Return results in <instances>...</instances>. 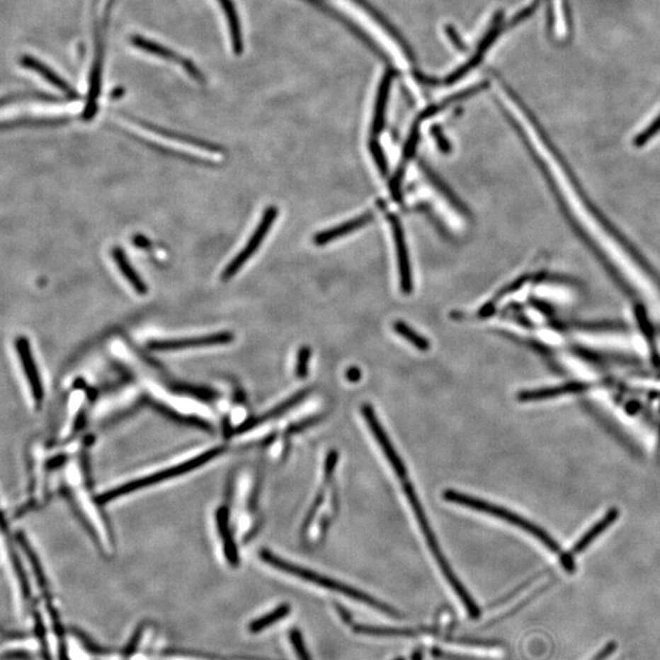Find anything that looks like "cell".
<instances>
[{
    "label": "cell",
    "mask_w": 660,
    "mask_h": 660,
    "mask_svg": "<svg viewBox=\"0 0 660 660\" xmlns=\"http://www.w3.org/2000/svg\"><path fill=\"white\" fill-rule=\"evenodd\" d=\"M404 491H405L407 500H409L411 508L414 510L416 518H417V521H419L421 531L423 533L426 542H427V545H428L429 550L432 552L433 557H434L436 562H437L438 565H439V569L442 570L443 575H444L446 581L450 584L451 588L454 589V592H455L456 596L459 597L460 601L464 604V607L466 608V610L469 613V615L476 620V619H478V618L481 616V609H479V607L476 604V602L473 601V598L471 597V594L467 592V589L465 588L464 584H461V581L457 579L455 572L453 571V569H451L450 565H449V562H448L445 557H444L442 549H440L439 543H438L437 537L434 535L432 527L429 526L428 520H427L426 513H424L423 506H422L421 501H419V498H417V494H416L412 483L404 481Z\"/></svg>",
    "instance_id": "obj_1"
},
{
    "label": "cell",
    "mask_w": 660,
    "mask_h": 660,
    "mask_svg": "<svg viewBox=\"0 0 660 660\" xmlns=\"http://www.w3.org/2000/svg\"><path fill=\"white\" fill-rule=\"evenodd\" d=\"M259 557H261V559H262L264 562H267L271 567H275L277 570L286 572V574H289V575L296 576V577H299L301 580L307 581V582H311V584H318V586H321L323 588L329 589V591H333V592H336V593L345 594L346 597L355 599L357 602L365 603L367 605L375 608L377 610L383 611V613L388 614V615L394 616V618H400L399 611L395 610L393 607H390V605L385 604V603L380 602V601L375 599V598L372 597L370 594L353 588V587L348 586V584H341L339 581H335L333 580V579L326 577V576L319 575L317 572L311 571V570H308L306 567H299V565H295V564L286 562V560H283V559L279 558L277 555L271 553L269 550H262V552L259 553Z\"/></svg>",
    "instance_id": "obj_2"
},
{
    "label": "cell",
    "mask_w": 660,
    "mask_h": 660,
    "mask_svg": "<svg viewBox=\"0 0 660 660\" xmlns=\"http://www.w3.org/2000/svg\"><path fill=\"white\" fill-rule=\"evenodd\" d=\"M443 495H444V499H445L446 501L455 503V504L464 505V506L473 508V510H476V511L488 513V515H491V516H494V518H500V520H503V521L508 522L510 525H513V526L521 528L523 531H526L527 533H531L535 538L540 540L550 552L559 554L560 558H562V555L565 554L562 553L560 545H559L547 532L543 531L540 527L535 526V523H532L531 521H528L526 518H522V516H520L518 513H513V511L501 508V506H498V505L487 503L484 500L477 499V498L471 496V495L459 493V491H450V489L444 491V494Z\"/></svg>",
    "instance_id": "obj_3"
},
{
    "label": "cell",
    "mask_w": 660,
    "mask_h": 660,
    "mask_svg": "<svg viewBox=\"0 0 660 660\" xmlns=\"http://www.w3.org/2000/svg\"><path fill=\"white\" fill-rule=\"evenodd\" d=\"M223 451V446L213 448V449H210V450L205 451V453H202L201 455L196 456V457L188 460V461H185V462H181V464L174 465V466H171V467L163 470L161 472L152 473V474L146 476V477L139 478V479H135V481H131V482L124 483V484H121V486L115 487V488H113L110 491H106V493L99 495L98 498H97V501H98L99 504H107V503H110L113 500L120 498L123 495L130 494V493L140 491V489H142L144 487L153 486V484H158V483L168 481L170 478L183 476L185 473L191 472L193 470L198 469V467H201L203 465L208 464L212 460L218 457Z\"/></svg>",
    "instance_id": "obj_4"
},
{
    "label": "cell",
    "mask_w": 660,
    "mask_h": 660,
    "mask_svg": "<svg viewBox=\"0 0 660 660\" xmlns=\"http://www.w3.org/2000/svg\"><path fill=\"white\" fill-rule=\"evenodd\" d=\"M116 0H108L106 9L103 11L102 20L96 23L94 32V57L93 63L89 72V87L87 98H86L85 109L82 112V119L91 121L98 110V99L102 91L103 63H104V54H106V30L109 23V16L112 13L113 5Z\"/></svg>",
    "instance_id": "obj_5"
},
{
    "label": "cell",
    "mask_w": 660,
    "mask_h": 660,
    "mask_svg": "<svg viewBox=\"0 0 660 660\" xmlns=\"http://www.w3.org/2000/svg\"><path fill=\"white\" fill-rule=\"evenodd\" d=\"M277 207L271 205V207H268L267 210H264L257 228L252 232L249 241L246 242L245 247L237 254V257L232 259V262L228 264V267L224 269L223 274H222V280H230L249 262V259L258 250L259 246L262 245V242L267 237L268 232L272 228V225L277 220Z\"/></svg>",
    "instance_id": "obj_6"
},
{
    "label": "cell",
    "mask_w": 660,
    "mask_h": 660,
    "mask_svg": "<svg viewBox=\"0 0 660 660\" xmlns=\"http://www.w3.org/2000/svg\"><path fill=\"white\" fill-rule=\"evenodd\" d=\"M234 335L230 331H220L215 334L180 338V339L152 340L148 343V348L154 351H173L183 348H210L220 346L232 343Z\"/></svg>",
    "instance_id": "obj_7"
},
{
    "label": "cell",
    "mask_w": 660,
    "mask_h": 660,
    "mask_svg": "<svg viewBox=\"0 0 660 660\" xmlns=\"http://www.w3.org/2000/svg\"><path fill=\"white\" fill-rule=\"evenodd\" d=\"M362 414L365 416V419H366L367 424L370 427V432L373 433L375 440L380 444L384 455L388 460L389 464L392 465L394 472L397 473V477L405 479L406 478V467L402 462V457L397 455L393 443L390 442V439H389L387 433L384 431L380 419L375 416V409L366 404V405L362 406Z\"/></svg>",
    "instance_id": "obj_8"
},
{
    "label": "cell",
    "mask_w": 660,
    "mask_h": 660,
    "mask_svg": "<svg viewBox=\"0 0 660 660\" xmlns=\"http://www.w3.org/2000/svg\"><path fill=\"white\" fill-rule=\"evenodd\" d=\"M388 220L393 230L394 241H395L400 289L404 294L410 295L414 290V281H412V269H411L410 256H409L405 232L402 229V222L397 215H388Z\"/></svg>",
    "instance_id": "obj_9"
},
{
    "label": "cell",
    "mask_w": 660,
    "mask_h": 660,
    "mask_svg": "<svg viewBox=\"0 0 660 660\" xmlns=\"http://www.w3.org/2000/svg\"><path fill=\"white\" fill-rule=\"evenodd\" d=\"M131 43L139 48V50L146 52V53L153 54L156 57H159V58L164 59V60H169V62H173V63L178 64L183 67V70L188 72V75L195 79V80L198 81V82H205V76L202 74L201 70L192 63L191 60L188 58H185L183 55L176 53L174 50H170L168 47H164V45H159V43H156L153 40H147L144 37L140 36V35H134L131 36Z\"/></svg>",
    "instance_id": "obj_10"
},
{
    "label": "cell",
    "mask_w": 660,
    "mask_h": 660,
    "mask_svg": "<svg viewBox=\"0 0 660 660\" xmlns=\"http://www.w3.org/2000/svg\"><path fill=\"white\" fill-rule=\"evenodd\" d=\"M15 348H16L18 358L21 361V366H23L27 383L31 388L32 397L35 399L37 406H40L45 393H43V385H42L40 373L37 370L36 361H35V357L32 353L31 343H30L26 336H18L15 340Z\"/></svg>",
    "instance_id": "obj_11"
},
{
    "label": "cell",
    "mask_w": 660,
    "mask_h": 660,
    "mask_svg": "<svg viewBox=\"0 0 660 660\" xmlns=\"http://www.w3.org/2000/svg\"><path fill=\"white\" fill-rule=\"evenodd\" d=\"M503 31H504L503 13H496V16H495L494 21L491 23L489 31L487 32L486 36L483 37V40H481V43L478 45L476 53L473 54L472 58L470 59V62L464 64L462 67H459L456 72H453L451 75L446 77L445 80L442 81V84L451 85V84H454L456 81L460 80V79L465 76L467 72H471L472 69L477 67L478 64L482 62L483 55L488 52V50L491 48L493 43H494L496 38L501 35V32Z\"/></svg>",
    "instance_id": "obj_12"
},
{
    "label": "cell",
    "mask_w": 660,
    "mask_h": 660,
    "mask_svg": "<svg viewBox=\"0 0 660 660\" xmlns=\"http://www.w3.org/2000/svg\"><path fill=\"white\" fill-rule=\"evenodd\" d=\"M421 124H422V121L419 120V118H417L415 123H414V125L411 127L410 135H409L406 142H405V147H404V151H402V161H400V164L397 166V171H395V174H394V178H392V181H390V192H392V196H393L394 200L397 202L402 200V181H404V176H405V173H406L407 164H409L411 159L415 157L416 149H417Z\"/></svg>",
    "instance_id": "obj_13"
},
{
    "label": "cell",
    "mask_w": 660,
    "mask_h": 660,
    "mask_svg": "<svg viewBox=\"0 0 660 660\" xmlns=\"http://www.w3.org/2000/svg\"><path fill=\"white\" fill-rule=\"evenodd\" d=\"M373 218H375V213L368 210L366 213L358 215L357 218L350 219L345 223L339 224L335 228H330L328 230H324V232H318L317 235L313 239V241L317 246L326 245L329 242L346 237L350 232H356L358 229L366 227L367 224H370L373 220Z\"/></svg>",
    "instance_id": "obj_14"
},
{
    "label": "cell",
    "mask_w": 660,
    "mask_h": 660,
    "mask_svg": "<svg viewBox=\"0 0 660 660\" xmlns=\"http://www.w3.org/2000/svg\"><path fill=\"white\" fill-rule=\"evenodd\" d=\"M20 63L23 67H26L28 70L40 74V76L45 77V80L50 82L52 85L55 86L57 89H60L63 93L67 94V98L70 101H77L80 99V94L77 93L72 86L64 80L63 77L59 76L57 72L52 70L50 67H47L45 63L40 62L38 59L33 58L31 55H23Z\"/></svg>",
    "instance_id": "obj_15"
},
{
    "label": "cell",
    "mask_w": 660,
    "mask_h": 660,
    "mask_svg": "<svg viewBox=\"0 0 660 660\" xmlns=\"http://www.w3.org/2000/svg\"><path fill=\"white\" fill-rule=\"evenodd\" d=\"M591 388H592L591 384L572 382V383L562 384V385H558V387L525 390V392L518 394V399L522 402H537V400H545V399L562 397V395H567V394L584 393V392Z\"/></svg>",
    "instance_id": "obj_16"
},
{
    "label": "cell",
    "mask_w": 660,
    "mask_h": 660,
    "mask_svg": "<svg viewBox=\"0 0 660 660\" xmlns=\"http://www.w3.org/2000/svg\"><path fill=\"white\" fill-rule=\"evenodd\" d=\"M215 521H217V527H218L220 542L223 545L224 555H225V558H227L232 567H237L239 562H240V558H239L237 543L232 538V528H230V523H229L228 508H225V506H220L215 513Z\"/></svg>",
    "instance_id": "obj_17"
},
{
    "label": "cell",
    "mask_w": 660,
    "mask_h": 660,
    "mask_svg": "<svg viewBox=\"0 0 660 660\" xmlns=\"http://www.w3.org/2000/svg\"><path fill=\"white\" fill-rule=\"evenodd\" d=\"M395 75H397V72L393 69H389L388 72H385L383 80L380 82L378 94H377V101H375L373 123H372V135H373V137H377L383 131L389 91H390V86H392Z\"/></svg>",
    "instance_id": "obj_18"
},
{
    "label": "cell",
    "mask_w": 660,
    "mask_h": 660,
    "mask_svg": "<svg viewBox=\"0 0 660 660\" xmlns=\"http://www.w3.org/2000/svg\"><path fill=\"white\" fill-rule=\"evenodd\" d=\"M419 169L423 171L424 176L427 178V180H428L429 183H432L433 188H436V190H437V191L439 192V193H440V195H442L444 198H445L446 201L449 202V203H450V205H453V207H454V208H455V210H457L459 213H461V215H469V208L466 207V205H465L464 202L460 200L455 192L451 190L450 186H449V185H448V183H446L445 181H444V180H443V178L437 174V173H434V171L431 169V166H429V165L427 164L426 161H419Z\"/></svg>",
    "instance_id": "obj_19"
},
{
    "label": "cell",
    "mask_w": 660,
    "mask_h": 660,
    "mask_svg": "<svg viewBox=\"0 0 660 660\" xmlns=\"http://www.w3.org/2000/svg\"><path fill=\"white\" fill-rule=\"evenodd\" d=\"M131 120L136 123V124H139L143 129L148 130V131H151L153 134L163 136L165 139L171 140V141H178V142L185 143V144H190L192 147L200 148L202 151H207V152L217 153L220 151V148L217 147L215 144H212V143L207 142V141L193 139L191 136L178 134V132H175V131H171V130L161 129L159 126L152 125V124L146 123V121L137 120V119H132V118H131Z\"/></svg>",
    "instance_id": "obj_20"
},
{
    "label": "cell",
    "mask_w": 660,
    "mask_h": 660,
    "mask_svg": "<svg viewBox=\"0 0 660 660\" xmlns=\"http://www.w3.org/2000/svg\"><path fill=\"white\" fill-rule=\"evenodd\" d=\"M619 515H620V513H619L618 508H613L609 510L597 523H594L593 526L591 527L588 532H586L581 537V540L572 547L571 552L569 554L574 557V555H579V554L582 553L597 537L602 535L603 532L607 531L608 528L619 518Z\"/></svg>",
    "instance_id": "obj_21"
},
{
    "label": "cell",
    "mask_w": 660,
    "mask_h": 660,
    "mask_svg": "<svg viewBox=\"0 0 660 660\" xmlns=\"http://www.w3.org/2000/svg\"><path fill=\"white\" fill-rule=\"evenodd\" d=\"M308 390H302L300 393L296 394L294 397H291L290 399H288L284 402H281L280 405H278L275 409L267 412L266 415L258 416V417H254V419H249L246 421L245 423H242L239 428H237V434L239 433L247 432V431H251L254 427H257L259 424L264 423L267 421H271L272 419H275L278 416L283 415L284 412L291 409V407L296 406L299 402H302L305 397H307Z\"/></svg>",
    "instance_id": "obj_22"
},
{
    "label": "cell",
    "mask_w": 660,
    "mask_h": 660,
    "mask_svg": "<svg viewBox=\"0 0 660 660\" xmlns=\"http://www.w3.org/2000/svg\"><path fill=\"white\" fill-rule=\"evenodd\" d=\"M113 259L115 262L116 266L119 268L123 277L125 278L126 280L129 281L130 285L132 286L137 294L140 295H146L147 294L148 288L146 285V283L142 280V278L140 277L139 273L135 271L134 267L130 263L129 258L126 257L125 252L121 250L120 247H115L113 249Z\"/></svg>",
    "instance_id": "obj_23"
},
{
    "label": "cell",
    "mask_w": 660,
    "mask_h": 660,
    "mask_svg": "<svg viewBox=\"0 0 660 660\" xmlns=\"http://www.w3.org/2000/svg\"><path fill=\"white\" fill-rule=\"evenodd\" d=\"M353 1L360 5V6H362L363 9L366 10L367 13H370V16H373L375 21L380 23V26L384 27V30L388 32L389 35L393 37L394 40H397V45L402 47V52L406 55V58L414 63V62H415L414 52H412V50H411L409 45H407L406 40H404L402 35L397 31V28H395L392 23H389L388 20L384 18L383 15H382L378 10L375 9L367 0H353Z\"/></svg>",
    "instance_id": "obj_24"
},
{
    "label": "cell",
    "mask_w": 660,
    "mask_h": 660,
    "mask_svg": "<svg viewBox=\"0 0 660 660\" xmlns=\"http://www.w3.org/2000/svg\"><path fill=\"white\" fill-rule=\"evenodd\" d=\"M219 4L222 6L225 16L228 18L229 30H230V37H232V52L237 55H240L244 50V43H242L241 25H240V18L237 15V8L232 3V0H218Z\"/></svg>",
    "instance_id": "obj_25"
},
{
    "label": "cell",
    "mask_w": 660,
    "mask_h": 660,
    "mask_svg": "<svg viewBox=\"0 0 660 660\" xmlns=\"http://www.w3.org/2000/svg\"><path fill=\"white\" fill-rule=\"evenodd\" d=\"M488 87V84L487 82H483V84H479V85L472 86L470 89H465L462 92H459V93L454 94L451 97H448V98L444 99L440 103H437V104H433L431 107L424 109L423 112L421 113L419 115V119L421 121L427 120L429 118H432L433 115H436L438 113L443 112L445 108L449 107L451 104L454 103L460 102L462 99L469 98L473 94L478 93L481 92L483 89H486Z\"/></svg>",
    "instance_id": "obj_26"
},
{
    "label": "cell",
    "mask_w": 660,
    "mask_h": 660,
    "mask_svg": "<svg viewBox=\"0 0 660 660\" xmlns=\"http://www.w3.org/2000/svg\"><path fill=\"white\" fill-rule=\"evenodd\" d=\"M18 543L23 547V552H25L27 558H28V562H31L32 567H33V572H35V575H36L37 584L40 586V591H42V593L45 596V603H52L50 602V591H48V584H47V581H45V572L42 570L40 560L37 559L36 554L32 550L31 545H28V542L25 540L23 533H18Z\"/></svg>",
    "instance_id": "obj_27"
},
{
    "label": "cell",
    "mask_w": 660,
    "mask_h": 660,
    "mask_svg": "<svg viewBox=\"0 0 660 660\" xmlns=\"http://www.w3.org/2000/svg\"><path fill=\"white\" fill-rule=\"evenodd\" d=\"M353 629L357 634L378 636V637H416L419 632L411 629H397V627H380V626H367V625H353Z\"/></svg>",
    "instance_id": "obj_28"
},
{
    "label": "cell",
    "mask_w": 660,
    "mask_h": 660,
    "mask_svg": "<svg viewBox=\"0 0 660 660\" xmlns=\"http://www.w3.org/2000/svg\"><path fill=\"white\" fill-rule=\"evenodd\" d=\"M290 611L291 608L289 604H280L274 610L269 611L266 615L252 621L249 626L251 634H258L261 631L271 627L272 625L277 624L278 621L285 619L286 616L290 614Z\"/></svg>",
    "instance_id": "obj_29"
},
{
    "label": "cell",
    "mask_w": 660,
    "mask_h": 660,
    "mask_svg": "<svg viewBox=\"0 0 660 660\" xmlns=\"http://www.w3.org/2000/svg\"><path fill=\"white\" fill-rule=\"evenodd\" d=\"M394 330L397 334L402 336L404 339L407 340L409 343H412L416 348L421 351H427L431 348V343L428 340L426 339L422 335H419L415 329H412L410 326H407L405 322L397 321L394 323Z\"/></svg>",
    "instance_id": "obj_30"
},
{
    "label": "cell",
    "mask_w": 660,
    "mask_h": 660,
    "mask_svg": "<svg viewBox=\"0 0 660 660\" xmlns=\"http://www.w3.org/2000/svg\"><path fill=\"white\" fill-rule=\"evenodd\" d=\"M18 101H43V102H65L67 99L58 98L53 94L45 93V92H36V91H30V92H21V93L10 94L8 97L3 98L1 106L4 107L6 103L18 102Z\"/></svg>",
    "instance_id": "obj_31"
},
{
    "label": "cell",
    "mask_w": 660,
    "mask_h": 660,
    "mask_svg": "<svg viewBox=\"0 0 660 660\" xmlns=\"http://www.w3.org/2000/svg\"><path fill=\"white\" fill-rule=\"evenodd\" d=\"M33 619H35V634H36L37 639L40 642L42 660H53L52 659V654H50L48 639H47L45 622L42 620V616H40L38 611H33Z\"/></svg>",
    "instance_id": "obj_32"
},
{
    "label": "cell",
    "mask_w": 660,
    "mask_h": 660,
    "mask_svg": "<svg viewBox=\"0 0 660 660\" xmlns=\"http://www.w3.org/2000/svg\"><path fill=\"white\" fill-rule=\"evenodd\" d=\"M370 152L375 159V165L377 168L380 170V174L383 176H387L388 174V161L385 158V154H384L383 148L380 146V143L377 141V140H372L370 142Z\"/></svg>",
    "instance_id": "obj_33"
},
{
    "label": "cell",
    "mask_w": 660,
    "mask_h": 660,
    "mask_svg": "<svg viewBox=\"0 0 660 660\" xmlns=\"http://www.w3.org/2000/svg\"><path fill=\"white\" fill-rule=\"evenodd\" d=\"M660 132V114L656 116L654 120L646 129L641 131L639 134L635 137L634 144L637 147H642L646 143L649 142L656 134Z\"/></svg>",
    "instance_id": "obj_34"
},
{
    "label": "cell",
    "mask_w": 660,
    "mask_h": 660,
    "mask_svg": "<svg viewBox=\"0 0 660 660\" xmlns=\"http://www.w3.org/2000/svg\"><path fill=\"white\" fill-rule=\"evenodd\" d=\"M13 569H15V574L18 576V584H20V588H21V593H23V597L25 601H28L31 598V587H30V584H28V580H27L26 574L23 571V565L21 562L18 560V557L13 554Z\"/></svg>",
    "instance_id": "obj_35"
},
{
    "label": "cell",
    "mask_w": 660,
    "mask_h": 660,
    "mask_svg": "<svg viewBox=\"0 0 660 660\" xmlns=\"http://www.w3.org/2000/svg\"><path fill=\"white\" fill-rule=\"evenodd\" d=\"M146 630V626L141 624L135 629L134 634L131 636V638L129 639V642L126 643L125 648L123 651V656L124 658H131L134 656L135 653L139 649L140 643L142 641L143 632Z\"/></svg>",
    "instance_id": "obj_36"
},
{
    "label": "cell",
    "mask_w": 660,
    "mask_h": 660,
    "mask_svg": "<svg viewBox=\"0 0 660 660\" xmlns=\"http://www.w3.org/2000/svg\"><path fill=\"white\" fill-rule=\"evenodd\" d=\"M290 642L291 644H292L294 651L296 652V654H297L299 660H312V658L309 656V653H308L307 648L305 646L304 638H302V635H301L299 630H291Z\"/></svg>",
    "instance_id": "obj_37"
},
{
    "label": "cell",
    "mask_w": 660,
    "mask_h": 660,
    "mask_svg": "<svg viewBox=\"0 0 660 660\" xmlns=\"http://www.w3.org/2000/svg\"><path fill=\"white\" fill-rule=\"evenodd\" d=\"M72 632L80 639L81 643L84 644V647H85L89 653L96 654V656H103V654L107 653V649L99 647L98 644L94 642L93 639H91V638H89L85 632H82L81 630L74 629L72 630Z\"/></svg>",
    "instance_id": "obj_38"
},
{
    "label": "cell",
    "mask_w": 660,
    "mask_h": 660,
    "mask_svg": "<svg viewBox=\"0 0 660 660\" xmlns=\"http://www.w3.org/2000/svg\"><path fill=\"white\" fill-rule=\"evenodd\" d=\"M311 357V350L307 346L300 348L299 356H297V365H296V375L299 378H305L307 375L308 361Z\"/></svg>",
    "instance_id": "obj_39"
},
{
    "label": "cell",
    "mask_w": 660,
    "mask_h": 660,
    "mask_svg": "<svg viewBox=\"0 0 660 660\" xmlns=\"http://www.w3.org/2000/svg\"><path fill=\"white\" fill-rule=\"evenodd\" d=\"M431 134H432L433 137H434V141L437 143L438 148H439L440 152L445 153V154L451 152L450 142L446 139L445 135L443 132L440 126H433L432 130H431Z\"/></svg>",
    "instance_id": "obj_40"
},
{
    "label": "cell",
    "mask_w": 660,
    "mask_h": 660,
    "mask_svg": "<svg viewBox=\"0 0 660 660\" xmlns=\"http://www.w3.org/2000/svg\"><path fill=\"white\" fill-rule=\"evenodd\" d=\"M616 649H618V643L614 642V641H611V642H608L607 644H605V646H604V647L601 649V651L598 652L597 654H596V656H594L592 659L589 660L608 659V658H609V656H610L611 654H613V653L616 651Z\"/></svg>",
    "instance_id": "obj_41"
},
{
    "label": "cell",
    "mask_w": 660,
    "mask_h": 660,
    "mask_svg": "<svg viewBox=\"0 0 660 660\" xmlns=\"http://www.w3.org/2000/svg\"><path fill=\"white\" fill-rule=\"evenodd\" d=\"M3 660H31V654L25 651H10L4 653Z\"/></svg>",
    "instance_id": "obj_42"
},
{
    "label": "cell",
    "mask_w": 660,
    "mask_h": 660,
    "mask_svg": "<svg viewBox=\"0 0 660 660\" xmlns=\"http://www.w3.org/2000/svg\"><path fill=\"white\" fill-rule=\"evenodd\" d=\"M446 33L449 35V37H450V40H453V43H454V45H455L456 47L459 48V50H465L464 42L460 40L459 35L456 33L455 30H454L453 27H449V26L446 27Z\"/></svg>",
    "instance_id": "obj_43"
},
{
    "label": "cell",
    "mask_w": 660,
    "mask_h": 660,
    "mask_svg": "<svg viewBox=\"0 0 660 660\" xmlns=\"http://www.w3.org/2000/svg\"><path fill=\"white\" fill-rule=\"evenodd\" d=\"M336 459H338V456H336V453H335V451H333V453H330L329 456H328V460H326V477H329L330 473L333 472V470H334L335 464H336Z\"/></svg>",
    "instance_id": "obj_44"
},
{
    "label": "cell",
    "mask_w": 660,
    "mask_h": 660,
    "mask_svg": "<svg viewBox=\"0 0 660 660\" xmlns=\"http://www.w3.org/2000/svg\"><path fill=\"white\" fill-rule=\"evenodd\" d=\"M361 370H358L357 367L348 368V373H346V378H348L350 382H353V383H355V382H358V380H361Z\"/></svg>",
    "instance_id": "obj_45"
},
{
    "label": "cell",
    "mask_w": 660,
    "mask_h": 660,
    "mask_svg": "<svg viewBox=\"0 0 660 660\" xmlns=\"http://www.w3.org/2000/svg\"><path fill=\"white\" fill-rule=\"evenodd\" d=\"M124 93V89H115L112 92V97L114 99L120 98L121 94Z\"/></svg>",
    "instance_id": "obj_46"
},
{
    "label": "cell",
    "mask_w": 660,
    "mask_h": 660,
    "mask_svg": "<svg viewBox=\"0 0 660 660\" xmlns=\"http://www.w3.org/2000/svg\"><path fill=\"white\" fill-rule=\"evenodd\" d=\"M412 660H423V656H422V652L416 651L412 656Z\"/></svg>",
    "instance_id": "obj_47"
}]
</instances>
